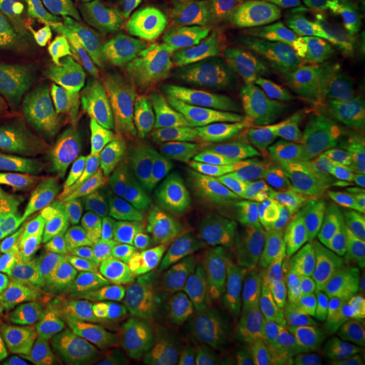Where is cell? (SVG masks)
<instances>
[{"label":"cell","mask_w":365,"mask_h":365,"mask_svg":"<svg viewBox=\"0 0 365 365\" xmlns=\"http://www.w3.org/2000/svg\"><path fill=\"white\" fill-rule=\"evenodd\" d=\"M164 294L163 274L153 255L128 261L93 307L103 344L128 357L134 339L156 314Z\"/></svg>","instance_id":"cell-7"},{"label":"cell","mask_w":365,"mask_h":365,"mask_svg":"<svg viewBox=\"0 0 365 365\" xmlns=\"http://www.w3.org/2000/svg\"><path fill=\"white\" fill-rule=\"evenodd\" d=\"M165 218L182 237L217 259H229L221 206L206 165L195 157L180 160L160 188Z\"/></svg>","instance_id":"cell-6"},{"label":"cell","mask_w":365,"mask_h":365,"mask_svg":"<svg viewBox=\"0 0 365 365\" xmlns=\"http://www.w3.org/2000/svg\"><path fill=\"white\" fill-rule=\"evenodd\" d=\"M345 334L346 327L341 319L309 298L298 365L319 364L339 346Z\"/></svg>","instance_id":"cell-25"},{"label":"cell","mask_w":365,"mask_h":365,"mask_svg":"<svg viewBox=\"0 0 365 365\" xmlns=\"http://www.w3.org/2000/svg\"><path fill=\"white\" fill-rule=\"evenodd\" d=\"M255 365H277V363L272 359V356L265 349L261 339L259 352H257V359H256V364Z\"/></svg>","instance_id":"cell-45"},{"label":"cell","mask_w":365,"mask_h":365,"mask_svg":"<svg viewBox=\"0 0 365 365\" xmlns=\"http://www.w3.org/2000/svg\"><path fill=\"white\" fill-rule=\"evenodd\" d=\"M91 334V325L78 317L41 313L0 300V344H29L75 351Z\"/></svg>","instance_id":"cell-15"},{"label":"cell","mask_w":365,"mask_h":365,"mask_svg":"<svg viewBox=\"0 0 365 365\" xmlns=\"http://www.w3.org/2000/svg\"><path fill=\"white\" fill-rule=\"evenodd\" d=\"M212 364V353L210 352L203 339L197 336L194 344L173 360L170 365H211Z\"/></svg>","instance_id":"cell-38"},{"label":"cell","mask_w":365,"mask_h":365,"mask_svg":"<svg viewBox=\"0 0 365 365\" xmlns=\"http://www.w3.org/2000/svg\"><path fill=\"white\" fill-rule=\"evenodd\" d=\"M297 196L310 229V257L365 253V229L349 220L322 187L307 182Z\"/></svg>","instance_id":"cell-16"},{"label":"cell","mask_w":365,"mask_h":365,"mask_svg":"<svg viewBox=\"0 0 365 365\" xmlns=\"http://www.w3.org/2000/svg\"><path fill=\"white\" fill-rule=\"evenodd\" d=\"M15 207L10 197L0 191V230H6L15 223Z\"/></svg>","instance_id":"cell-42"},{"label":"cell","mask_w":365,"mask_h":365,"mask_svg":"<svg viewBox=\"0 0 365 365\" xmlns=\"http://www.w3.org/2000/svg\"><path fill=\"white\" fill-rule=\"evenodd\" d=\"M205 165L220 200L233 269L249 279L268 280L274 274L267 242L274 195L271 175L260 161L233 144L211 146Z\"/></svg>","instance_id":"cell-2"},{"label":"cell","mask_w":365,"mask_h":365,"mask_svg":"<svg viewBox=\"0 0 365 365\" xmlns=\"http://www.w3.org/2000/svg\"><path fill=\"white\" fill-rule=\"evenodd\" d=\"M101 190L114 227L134 229L145 253L153 255L161 206L158 184L134 182L114 168L106 167Z\"/></svg>","instance_id":"cell-14"},{"label":"cell","mask_w":365,"mask_h":365,"mask_svg":"<svg viewBox=\"0 0 365 365\" xmlns=\"http://www.w3.org/2000/svg\"><path fill=\"white\" fill-rule=\"evenodd\" d=\"M78 365H118L117 359L113 354H92L88 357H83Z\"/></svg>","instance_id":"cell-44"},{"label":"cell","mask_w":365,"mask_h":365,"mask_svg":"<svg viewBox=\"0 0 365 365\" xmlns=\"http://www.w3.org/2000/svg\"><path fill=\"white\" fill-rule=\"evenodd\" d=\"M48 78L0 22V99L38 101L48 92Z\"/></svg>","instance_id":"cell-21"},{"label":"cell","mask_w":365,"mask_h":365,"mask_svg":"<svg viewBox=\"0 0 365 365\" xmlns=\"http://www.w3.org/2000/svg\"><path fill=\"white\" fill-rule=\"evenodd\" d=\"M255 294L247 274L238 271L214 288L199 307V331L210 352H218L253 310Z\"/></svg>","instance_id":"cell-18"},{"label":"cell","mask_w":365,"mask_h":365,"mask_svg":"<svg viewBox=\"0 0 365 365\" xmlns=\"http://www.w3.org/2000/svg\"><path fill=\"white\" fill-rule=\"evenodd\" d=\"M158 26L182 54L209 68L235 63L248 36L235 19L215 13L202 0H184L158 10Z\"/></svg>","instance_id":"cell-9"},{"label":"cell","mask_w":365,"mask_h":365,"mask_svg":"<svg viewBox=\"0 0 365 365\" xmlns=\"http://www.w3.org/2000/svg\"><path fill=\"white\" fill-rule=\"evenodd\" d=\"M321 306L339 319L365 325V283H339L319 287Z\"/></svg>","instance_id":"cell-28"},{"label":"cell","mask_w":365,"mask_h":365,"mask_svg":"<svg viewBox=\"0 0 365 365\" xmlns=\"http://www.w3.org/2000/svg\"><path fill=\"white\" fill-rule=\"evenodd\" d=\"M199 336V309L176 310L172 318L170 339L163 352L150 365H170L182 356Z\"/></svg>","instance_id":"cell-31"},{"label":"cell","mask_w":365,"mask_h":365,"mask_svg":"<svg viewBox=\"0 0 365 365\" xmlns=\"http://www.w3.org/2000/svg\"><path fill=\"white\" fill-rule=\"evenodd\" d=\"M161 3H164L165 6H170V4H178V3H182L184 0H158Z\"/></svg>","instance_id":"cell-46"},{"label":"cell","mask_w":365,"mask_h":365,"mask_svg":"<svg viewBox=\"0 0 365 365\" xmlns=\"http://www.w3.org/2000/svg\"><path fill=\"white\" fill-rule=\"evenodd\" d=\"M346 152L354 161L365 164V133L354 135V138L346 145Z\"/></svg>","instance_id":"cell-43"},{"label":"cell","mask_w":365,"mask_h":365,"mask_svg":"<svg viewBox=\"0 0 365 365\" xmlns=\"http://www.w3.org/2000/svg\"><path fill=\"white\" fill-rule=\"evenodd\" d=\"M87 146L93 156L134 182L158 184L170 172V143L143 113L129 114L119 130L98 133Z\"/></svg>","instance_id":"cell-11"},{"label":"cell","mask_w":365,"mask_h":365,"mask_svg":"<svg viewBox=\"0 0 365 365\" xmlns=\"http://www.w3.org/2000/svg\"><path fill=\"white\" fill-rule=\"evenodd\" d=\"M327 86L351 101L365 98V52H353L339 57L327 72Z\"/></svg>","instance_id":"cell-30"},{"label":"cell","mask_w":365,"mask_h":365,"mask_svg":"<svg viewBox=\"0 0 365 365\" xmlns=\"http://www.w3.org/2000/svg\"><path fill=\"white\" fill-rule=\"evenodd\" d=\"M341 34L357 52H365V0L346 3Z\"/></svg>","instance_id":"cell-36"},{"label":"cell","mask_w":365,"mask_h":365,"mask_svg":"<svg viewBox=\"0 0 365 365\" xmlns=\"http://www.w3.org/2000/svg\"><path fill=\"white\" fill-rule=\"evenodd\" d=\"M284 0H242L244 30L248 37H256L264 24L282 7Z\"/></svg>","instance_id":"cell-37"},{"label":"cell","mask_w":365,"mask_h":365,"mask_svg":"<svg viewBox=\"0 0 365 365\" xmlns=\"http://www.w3.org/2000/svg\"><path fill=\"white\" fill-rule=\"evenodd\" d=\"M99 52L110 63L115 64L120 69L129 71L134 76L141 92L145 114L150 118L157 128L161 129L165 135H168L175 144L180 146V149L188 156H197V143L185 120L182 119V114L176 106L172 103L168 95L158 87L146 68L126 49V46L118 43L102 48Z\"/></svg>","instance_id":"cell-19"},{"label":"cell","mask_w":365,"mask_h":365,"mask_svg":"<svg viewBox=\"0 0 365 365\" xmlns=\"http://www.w3.org/2000/svg\"><path fill=\"white\" fill-rule=\"evenodd\" d=\"M307 300L299 288L274 282L253 302L255 327L277 365H298L306 327Z\"/></svg>","instance_id":"cell-13"},{"label":"cell","mask_w":365,"mask_h":365,"mask_svg":"<svg viewBox=\"0 0 365 365\" xmlns=\"http://www.w3.org/2000/svg\"><path fill=\"white\" fill-rule=\"evenodd\" d=\"M93 21L110 31L137 33L163 43V31L145 0H83Z\"/></svg>","instance_id":"cell-23"},{"label":"cell","mask_w":365,"mask_h":365,"mask_svg":"<svg viewBox=\"0 0 365 365\" xmlns=\"http://www.w3.org/2000/svg\"><path fill=\"white\" fill-rule=\"evenodd\" d=\"M334 48V36L322 21L310 14H292L265 27L249 56L261 71L306 81L327 66Z\"/></svg>","instance_id":"cell-8"},{"label":"cell","mask_w":365,"mask_h":365,"mask_svg":"<svg viewBox=\"0 0 365 365\" xmlns=\"http://www.w3.org/2000/svg\"><path fill=\"white\" fill-rule=\"evenodd\" d=\"M344 125L353 135L365 133V98L351 102L344 111Z\"/></svg>","instance_id":"cell-39"},{"label":"cell","mask_w":365,"mask_h":365,"mask_svg":"<svg viewBox=\"0 0 365 365\" xmlns=\"http://www.w3.org/2000/svg\"><path fill=\"white\" fill-rule=\"evenodd\" d=\"M172 318L173 313L161 312L149 319L129 365H150L156 360L170 339Z\"/></svg>","instance_id":"cell-32"},{"label":"cell","mask_w":365,"mask_h":365,"mask_svg":"<svg viewBox=\"0 0 365 365\" xmlns=\"http://www.w3.org/2000/svg\"><path fill=\"white\" fill-rule=\"evenodd\" d=\"M102 291L53 248L26 237L0 242V300L41 313L71 315L98 304Z\"/></svg>","instance_id":"cell-4"},{"label":"cell","mask_w":365,"mask_h":365,"mask_svg":"<svg viewBox=\"0 0 365 365\" xmlns=\"http://www.w3.org/2000/svg\"><path fill=\"white\" fill-rule=\"evenodd\" d=\"M83 359L68 349L29 345L0 344V365H78Z\"/></svg>","instance_id":"cell-29"},{"label":"cell","mask_w":365,"mask_h":365,"mask_svg":"<svg viewBox=\"0 0 365 365\" xmlns=\"http://www.w3.org/2000/svg\"><path fill=\"white\" fill-rule=\"evenodd\" d=\"M325 365H365V357L357 346L349 344L333 353Z\"/></svg>","instance_id":"cell-41"},{"label":"cell","mask_w":365,"mask_h":365,"mask_svg":"<svg viewBox=\"0 0 365 365\" xmlns=\"http://www.w3.org/2000/svg\"><path fill=\"white\" fill-rule=\"evenodd\" d=\"M182 310L199 309L214 288L227 280L235 269L225 261L212 257L182 237Z\"/></svg>","instance_id":"cell-22"},{"label":"cell","mask_w":365,"mask_h":365,"mask_svg":"<svg viewBox=\"0 0 365 365\" xmlns=\"http://www.w3.org/2000/svg\"><path fill=\"white\" fill-rule=\"evenodd\" d=\"M352 101L331 87H306L249 131L259 161L271 176L292 180L339 152L344 111Z\"/></svg>","instance_id":"cell-1"},{"label":"cell","mask_w":365,"mask_h":365,"mask_svg":"<svg viewBox=\"0 0 365 365\" xmlns=\"http://www.w3.org/2000/svg\"><path fill=\"white\" fill-rule=\"evenodd\" d=\"M125 46L168 95L187 126L197 135L206 137L210 130L203 107L206 88L196 68L176 53L137 33L128 34Z\"/></svg>","instance_id":"cell-12"},{"label":"cell","mask_w":365,"mask_h":365,"mask_svg":"<svg viewBox=\"0 0 365 365\" xmlns=\"http://www.w3.org/2000/svg\"><path fill=\"white\" fill-rule=\"evenodd\" d=\"M0 22L22 43L34 66L49 76L54 58L45 34L49 22L45 0H0Z\"/></svg>","instance_id":"cell-20"},{"label":"cell","mask_w":365,"mask_h":365,"mask_svg":"<svg viewBox=\"0 0 365 365\" xmlns=\"http://www.w3.org/2000/svg\"><path fill=\"white\" fill-rule=\"evenodd\" d=\"M96 105L111 130L120 129V118L133 113L145 114L140 87L129 71L113 73L96 93Z\"/></svg>","instance_id":"cell-26"},{"label":"cell","mask_w":365,"mask_h":365,"mask_svg":"<svg viewBox=\"0 0 365 365\" xmlns=\"http://www.w3.org/2000/svg\"><path fill=\"white\" fill-rule=\"evenodd\" d=\"M48 1L52 6L54 26L66 37L78 39V42L98 51L122 43V36L119 33L106 30L93 21L83 0Z\"/></svg>","instance_id":"cell-24"},{"label":"cell","mask_w":365,"mask_h":365,"mask_svg":"<svg viewBox=\"0 0 365 365\" xmlns=\"http://www.w3.org/2000/svg\"><path fill=\"white\" fill-rule=\"evenodd\" d=\"M260 337L255 324L240 327L222 346L217 365H255Z\"/></svg>","instance_id":"cell-33"},{"label":"cell","mask_w":365,"mask_h":365,"mask_svg":"<svg viewBox=\"0 0 365 365\" xmlns=\"http://www.w3.org/2000/svg\"><path fill=\"white\" fill-rule=\"evenodd\" d=\"M69 158L71 141L60 129L0 125V190L25 217L37 212Z\"/></svg>","instance_id":"cell-5"},{"label":"cell","mask_w":365,"mask_h":365,"mask_svg":"<svg viewBox=\"0 0 365 365\" xmlns=\"http://www.w3.org/2000/svg\"><path fill=\"white\" fill-rule=\"evenodd\" d=\"M295 92L284 78L240 66L206 88L203 107L210 125L249 133Z\"/></svg>","instance_id":"cell-10"},{"label":"cell","mask_w":365,"mask_h":365,"mask_svg":"<svg viewBox=\"0 0 365 365\" xmlns=\"http://www.w3.org/2000/svg\"><path fill=\"white\" fill-rule=\"evenodd\" d=\"M322 180L334 192L349 196L365 205V172L330 168L322 173Z\"/></svg>","instance_id":"cell-35"},{"label":"cell","mask_w":365,"mask_h":365,"mask_svg":"<svg viewBox=\"0 0 365 365\" xmlns=\"http://www.w3.org/2000/svg\"><path fill=\"white\" fill-rule=\"evenodd\" d=\"M43 221L56 248L92 283L111 274L123 245L95 170H76L57 184L45 200Z\"/></svg>","instance_id":"cell-3"},{"label":"cell","mask_w":365,"mask_h":365,"mask_svg":"<svg viewBox=\"0 0 365 365\" xmlns=\"http://www.w3.org/2000/svg\"><path fill=\"white\" fill-rule=\"evenodd\" d=\"M304 282L314 288L339 283H365V253L310 257L302 265Z\"/></svg>","instance_id":"cell-27"},{"label":"cell","mask_w":365,"mask_h":365,"mask_svg":"<svg viewBox=\"0 0 365 365\" xmlns=\"http://www.w3.org/2000/svg\"><path fill=\"white\" fill-rule=\"evenodd\" d=\"M333 200L339 207L349 220L356 222L357 225H360L363 229H365V205L352 199L349 196L342 195L339 192L333 194Z\"/></svg>","instance_id":"cell-40"},{"label":"cell","mask_w":365,"mask_h":365,"mask_svg":"<svg viewBox=\"0 0 365 365\" xmlns=\"http://www.w3.org/2000/svg\"><path fill=\"white\" fill-rule=\"evenodd\" d=\"M267 242L274 274L288 277L302 265L310 250V229L298 196L274 192L268 210Z\"/></svg>","instance_id":"cell-17"},{"label":"cell","mask_w":365,"mask_h":365,"mask_svg":"<svg viewBox=\"0 0 365 365\" xmlns=\"http://www.w3.org/2000/svg\"><path fill=\"white\" fill-rule=\"evenodd\" d=\"M57 57L64 66L66 75L73 87L81 93H90L96 83L105 75L102 53L98 49H92L91 52L81 56L73 63H71L61 53H58Z\"/></svg>","instance_id":"cell-34"}]
</instances>
